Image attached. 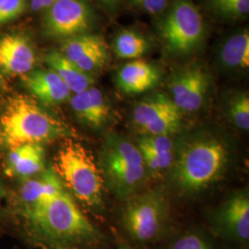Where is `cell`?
Masks as SVG:
<instances>
[{
  "mask_svg": "<svg viewBox=\"0 0 249 249\" xmlns=\"http://www.w3.org/2000/svg\"><path fill=\"white\" fill-rule=\"evenodd\" d=\"M204 32L203 18L190 0H177L160 26L167 49L177 54L193 52L200 45Z\"/></svg>",
  "mask_w": 249,
  "mask_h": 249,
  "instance_id": "obj_7",
  "label": "cell"
},
{
  "mask_svg": "<svg viewBox=\"0 0 249 249\" xmlns=\"http://www.w3.org/2000/svg\"><path fill=\"white\" fill-rule=\"evenodd\" d=\"M45 150L42 144H24L9 150L6 173L13 178H33L45 169Z\"/></svg>",
  "mask_w": 249,
  "mask_h": 249,
  "instance_id": "obj_17",
  "label": "cell"
},
{
  "mask_svg": "<svg viewBox=\"0 0 249 249\" xmlns=\"http://www.w3.org/2000/svg\"><path fill=\"white\" fill-rule=\"evenodd\" d=\"M136 145L158 153H172L176 151V143L170 136H142Z\"/></svg>",
  "mask_w": 249,
  "mask_h": 249,
  "instance_id": "obj_25",
  "label": "cell"
},
{
  "mask_svg": "<svg viewBox=\"0 0 249 249\" xmlns=\"http://www.w3.org/2000/svg\"><path fill=\"white\" fill-rule=\"evenodd\" d=\"M92 13L85 0H58L45 11L44 29L53 38H71L86 34Z\"/></svg>",
  "mask_w": 249,
  "mask_h": 249,
  "instance_id": "obj_9",
  "label": "cell"
},
{
  "mask_svg": "<svg viewBox=\"0 0 249 249\" xmlns=\"http://www.w3.org/2000/svg\"><path fill=\"white\" fill-rule=\"evenodd\" d=\"M22 77L27 89L46 106L59 105L71 97V89L50 69L32 71Z\"/></svg>",
  "mask_w": 249,
  "mask_h": 249,
  "instance_id": "obj_15",
  "label": "cell"
},
{
  "mask_svg": "<svg viewBox=\"0 0 249 249\" xmlns=\"http://www.w3.org/2000/svg\"><path fill=\"white\" fill-rule=\"evenodd\" d=\"M26 0H4L0 6V24L19 17L26 9Z\"/></svg>",
  "mask_w": 249,
  "mask_h": 249,
  "instance_id": "obj_26",
  "label": "cell"
},
{
  "mask_svg": "<svg viewBox=\"0 0 249 249\" xmlns=\"http://www.w3.org/2000/svg\"><path fill=\"white\" fill-rule=\"evenodd\" d=\"M215 232L223 239L246 246L249 240V194L248 189L232 192L213 219Z\"/></svg>",
  "mask_w": 249,
  "mask_h": 249,
  "instance_id": "obj_10",
  "label": "cell"
},
{
  "mask_svg": "<svg viewBox=\"0 0 249 249\" xmlns=\"http://www.w3.org/2000/svg\"><path fill=\"white\" fill-rule=\"evenodd\" d=\"M71 107L76 117L82 124L92 129H99L107 124L110 116V107L103 92L91 86L72 94Z\"/></svg>",
  "mask_w": 249,
  "mask_h": 249,
  "instance_id": "obj_14",
  "label": "cell"
},
{
  "mask_svg": "<svg viewBox=\"0 0 249 249\" xmlns=\"http://www.w3.org/2000/svg\"><path fill=\"white\" fill-rule=\"evenodd\" d=\"M45 61L49 69L60 77L72 94L81 92L94 84V79L91 75L80 71L59 51L53 50L49 52L45 55Z\"/></svg>",
  "mask_w": 249,
  "mask_h": 249,
  "instance_id": "obj_19",
  "label": "cell"
},
{
  "mask_svg": "<svg viewBox=\"0 0 249 249\" xmlns=\"http://www.w3.org/2000/svg\"><path fill=\"white\" fill-rule=\"evenodd\" d=\"M120 223L130 240L149 244L160 239L169 225V204L160 189L137 192L124 199Z\"/></svg>",
  "mask_w": 249,
  "mask_h": 249,
  "instance_id": "obj_6",
  "label": "cell"
},
{
  "mask_svg": "<svg viewBox=\"0 0 249 249\" xmlns=\"http://www.w3.org/2000/svg\"><path fill=\"white\" fill-rule=\"evenodd\" d=\"M65 187L53 168L45 169L33 178H26L20 185L18 196L24 209L63 192Z\"/></svg>",
  "mask_w": 249,
  "mask_h": 249,
  "instance_id": "obj_18",
  "label": "cell"
},
{
  "mask_svg": "<svg viewBox=\"0 0 249 249\" xmlns=\"http://www.w3.org/2000/svg\"><path fill=\"white\" fill-rule=\"evenodd\" d=\"M132 121L142 136L172 137L182 126V112L167 94L156 92L135 106Z\"/></svg>",
  "mask_w": 249,
  "mask_h": 249,
  "instance_id": "obj_8",
  "label": "cell"
},
{
  "mask_svg": "<svg viewBox=\"0 0 249 249\" xmlns=\"http://www.w3.org/2000/svg\"><path fill=\"white\" fill-rule=\"evenodd\" d=\"M230 157L229 145L221 136L196 134L176 145L170 186L180 195L194 196L223 178Z\"/></svg>",
  "mask_w": 249,
  "mask_h": 249,
  "instance_id": "obj_2",
  "label": "cell"
},
{
  "mask_svg": "<svg viewBox=\"0 0 249 249\" xmlns=\"http://www.w3.org/2000/svg\"><path fill=\"white\" fill-rule=\"evenodd\" d=\"M103 1L106 3H113L115 0H103Z\"/></svg>",
  "mask_w": 249,
  "mask_h": 249,
  "instance_id": "obj_32",
  "label": "cell"
},
{
  "mask_svg": "<svg viewBox=\"0 0 249 249\" xmlns=\"http://www.w3.org/2000/svg\"><path fill=\"white\" fill-rule=\"evenodd\" d=\"M131 2L150 14H157L165 9L168 0H131Z\"/></svg>",
  "mask_w": 249,
  "mask_h": 249,
  "instance_id": "obj_27",
  "label": "cell"
},
{
  "mask_svg": "<svg viewBox=\"0 0 249 249\" xmlns=\"http://www.w3.org/2000/svg\"><path fill=\"white\" fill-rule=\"evenodd\" d=\"M3 2H4V0H0V6L2 5V3H3Z\"/></svg>",
  "mask_w": 249,
  "mask_h": 249,
  "instance_id": "obj_33",
  "label": "cell"
},
{
  "mask_svg": "<svg viewBox=\"0 0 249 249\" xmlns=\"http://www.w3.org/2000/svg\"><path fill=\"white\" fill-rule=\"evenodd\" d=\"M114 46L117 56L136 59L147 52L149 45L142 35L130 30H124L116 36Z\"/></svg>",
  "mask_w": 249,
  "mask_h": 249,
  "instance_id": "obj_21",
  "label": "cell"
},
{
  "mask_svg": "<svg viewBox=\"0 0 249 249\" xmlns=\"http://www.w3.org/2000/svg\"><path fill=\"white\" fill-rule=\"evenodd\" d=\"M118 249H132L130 247H128V246H126V245H121V246H119V248Z\"/></svg>",
  "mask_w": 249,
  "mask_h": 249,
  "instance_id": "obj_29",
  "label": "cell"
},
{
  "mask_svg": "<svg viewBox=\"0 0 249 249\" xmlns=\"http://www.w3.org/2000/svg\"><path fill=\"white\" fill-rule=\"evenodd\" d=\"M53 170L82 204L91 208L102 205L104 178L97 161L82 144L71 140L63 143L55 154Z\"/></svg>",
  "mask_w": 249,
  "mask_h": 249,
  "instance_id": "obj_5",
  "label": "cell"
},
{
  "mask_svg": "<svg viewBox=\"0 0 249 249\" xmlns=\"http://www.w3.org/2000/svg\"><path fill=\"white\" fill-rule=\"evenodd\" d=\"M59 52L89 75L101 70L108 57L107 43L103 37L88 34L68 38Z\"/></svg>",
  "mask_w": 249,
  "mask_h": 249,
  "instance_id": "obj_12",
  "label": "cell"
},
{
  "mask_svg": "<svg viewBox=\"0 0 249 249\" xmlns=\"http://www.w3.org/2000/svg\"><path fill=\"white\" fill-rule=\"evenodd\" d=\"M98 165L105 186L123 200L139 192L149 175L137 145L113 132L105 138Z\"/></svg>",
  "mask_w": 249,
  "mask_h": 249,
  "instance_id": "obj_4",
  "label": "cell"
},
{
  "mask_svg": "<svg viewBox=\"0 0 249 249\" xmlns=\"http://www.w3.org/2000/svg\"><path fill=\"white\" fill-rule=\"evenodd\" d=\"M48 249H77V248H50Z\"/></svg>",
  "mask_w": 249,
  "mask_h": 249,
  "instance_id": "obj_30",
  "label": "cell"
},
{
  "mask_svg": "<svg viewBox=\"0 0 249 249\" xmlns=\"http://www.w3.org/2000/svg\"><path fill=\"white\" fill-rule=\"evenodd\" d=\"M215 12L225 18H237L248 15L249 0H210Z\"/></svg>",
  "mask_w": 249,
  "mask_h": 249,
  "instance_id": "obj_24",
  "label": "cell"
},
{
  "mask_svg": "<svg viewBox=\"0 0 249 249\" xmlns=\"http://www.w3.org/2000/svg\"><path fill=\"white\" fill-rule=\"evenodd\" d=\"M2 196H3V192H2V189H1V187H0V203H1V198H2ZM1 210V209H0Z\"/></svg>",
  "mask_w": 249,
  "mask_h": 249,
  "instance_id": "obj_31",
  "label": "cell"
},
{
  "mask_svg": "<svg viewBox=\"0 0 249 249\" xmlns=\"http://www.w3.org/2000/svg\"><path fill=\"white\" fill-rule=\"evenodd\" d=\"M36 64V52L30 39L19 34L0 38V70L11 77L24 76Z\"/></svg>",
  "mask_w": 249,
  "mask_h": 249,
  "instance_id": "obj_13",
  "label": "cell"
},
{
  "mask_svg": "<svg viewBox=\"0 0 249 249\" xmlns=\"http://www.w3.org/2000/svg\"><path fill=\"white\" fill-rule=\"evenodd\" d=\"M158 69L143 59L126 63L116 74L119 89L127 94H140L153 89L160 81Z\"/></svg>",
  "mask_w": 249,
  "mask_h": 249,
  "instance_id": "obj_16",
  "label": "cell"
},
{
  "mask_svg": "<svg viewBox=\"0 0 249 249\" xmlns=\"http://www.w3.org/2000/svg\"><path fill=\"white\" fill-rule=\"evenodd\" d=\"M58 0H31V9L34 11H46Z\"/></svg>",
  "mask_w": 249,
  "mask_h": 249,
  "instance_id": "obj_28",
  "label": "cell"
},
{
  "mask_svg": "<svg viewBox=\"0 0 249 249\" xmlns=\"http://www.w3.org/2000/svg\"><path fill=\"white\" fill-rule=\"evenodd\" d=\"M163 249H216L213 241L198 231H187L170 241Z\"/></svg>",
  "mask_w": 249,
  "mask_h": 249,
  "instance_id": "obj_23",
  "label": "cell"
},
{
  "mask_svg": "<svg viewBox=\"0 0 249 249\" xmlns=\"http://www.w3.org/2000/svg\"><path fill=\"white\" fill-rule=\"evenodd\" d=\"M220 59L229 69L249 67V34L244 30L230 37L220 52Z\"/></svg>",
  "mask_w": 249,
  "mask_h": 249,
  "instance_id": "obj_20",
  "label": "cell"
},
{
  "mask_svg": "<svg viewBox=\"0 0 249 249\" xmlns=\"http://www.w3.org/2000/svg\"><path fill=\"white\" fill-rule=\"evenodd\" d=\"M21 215L29 239L45 249H83L105 239L66 190L23 209Z\"/></svg>",
  "mask_w": 249,
  "mask_h": 249,
  "instance_id": "obj_1",
  "label": "cell"
},
{
  "mask_svg": "<svg viewBox=\"0 0 249 249\" xmlns=\"http://www.w3.org/2000/svg\"><path fill=\"white\" fill-rule=\"evenodd\" d=\"M227 115L234 126L249 131V96L247 92H237L231 97L227 107Z\"/></svg>",
  "mask_w": 249,
  "mask_h": 249,
  "instance_id": "obj_22",
  "label": "cell"
},
{
  "mask_svg": "<svg viewBox=\"0 0 249 249\" xmlns=\"http://www.w3.org/2000/svg\"><path fill=\"white\" fill-rule=\"evenodd\" d=\"M210 82L209 73L201 66L180 69L170 78V97L181 112L194 113L203 106Z\"/></svg>",
  "mask_w": 249,
  "mask_h": 249,
  "instance_id": "obj_11",
  "label": "cell"
},
{
  "mask_svg": "<svg viewBox=\"0 0 249 249\" xmlns=\"http://www.w3.org/2000/svg\"><path fill=\"white\" fill-rule=\"evenodd\" d=\"M68 127L34 100L10 99L0 117V141L9 150L24 144H42L67 138Z\"/></svg>",
  "mask_w": 249,
  "mask_h": 249,
  "instance_id": "obj_3",
  "label": "cell"
}]
</instances>
